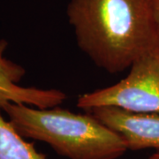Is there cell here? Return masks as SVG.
Here are the masks:
<instances>
[{
	"instance_id": "8992f818",
	"label": "cell",
	"mask_w": 159,
	"mask_h": 159,
	"mask_svg": "<svg viewBox=\"0 0 159 159\" xmlns=\"http://www.w3.org/2000/svg\"><path fill=\"white\" fill-rule=\"evenodd\" d=\"M0 115V159H47Z\"/></svg>"
},
{
	"instance_id": "5b68a950",
	"label": "cell",
	"mask_w": 159,
	"mask_h": 159,
	"mask_svg": "<svg viewBox=\"0 0 159 159\" xmlns=\"http://www.w3.org/2000/svg\"><path fill=\"white\" fill-rule=\"evenodd\" d=\"M8 45L0 41V107L7 102L33 105L39 109H49L60 105L66 95L58 89H40L18 85L25 75V69L4 57Z\"/></svg>"
},
{
	"instance_id": "52a82bcc",
	"label": "cell",
	"mask_w": 159,
	"mask_h": 159,
	"mask_svg": "<svg viewBox=\"0 0 159 159\" xmlns=\"http://www.w3.org/2000/svg\"><path fill=\"white\" fill-rule=\"evenodd\" d=\"M148 2L153 12L154 19L159 32V0H148Z\"/></svg>"
},
{
	"instance_id": "3957f363",
	"label": "cell",
	"mask_w": 159,
	"mask_h": 159,
	"mask_svg": "<svg viewBox=\"0 0 159 159\" xmlns=\"http://www.w3.org/2000/svg\"><path fill=\"white\" fill-rule=\"evenodd\" d=\"M77 106L89 111L111 106L136 113H159V47L138 57L125 79L81 95Z\"/></svg>"
},
{
	"instance_id": "277c9868",
	"label": "cell",
	"mask_w": 159,
	"mask_h": 159,
	"mask_svg": "<svg viewBox=\"0 0 159 159\" xmlns=\"http://www.w3.org/2000/svg\"><path fill=\"white\" fill-rule=\"evenodd\" d=\"M91 114L125 142L127 149L159 150V113H136L117 107H97Z\"/></svg>"
},
{
	"instance_id": "7a4b0ae2",
	"label": "cell",
	"mask_w": 159,
	"mask_h": 159,
	"mask_svg": "<svg viewBox=\"0 0 159 159\" xmlns=\"http://www.w3.org/2000/svg\"><path fill=\"white\" fill-rule=\"evenodd\" d=\"M0 108L21 136L45 142L69 159H117L127 150L123 139L91 113L11 102Z\"/></svg>"
},
{
	"instance_id": "6da1fadb",
	"label": "cell",
	"mask_w": 159,
	"mask_h": 159,
	"mask_svg": "<svg viewBox=\"0 0 159 159\" xmlns=\"http://www.w3.org/2000/svg\"><path fill=\"white\" fill-rule=\"evenodd\" d=\"M67 16L80 49L110 74L124 72L159 47L148 0H71Z\"/></svg>"
},
{
	"instance_id": "ba28073f",
	"label": "cell",
	"mask_w": 159,
	"mask_h": 159,
	"mask_svg": "<svg viewBox=\"0 0 159 159\" xmlns=\"http://www.w3.org/2000/svg\"><path fill=\"white\" fill-rule=\"evenodd\" d=\"M148 159H159V151L157 153L153 154L151 157H149Z\"/></svg>"
}]
</instances>
